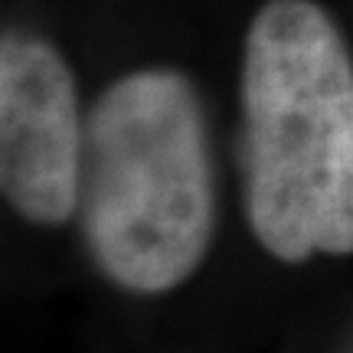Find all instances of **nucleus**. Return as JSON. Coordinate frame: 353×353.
<instances>
[{
	"instance_id": "1",
	"label": "nucleus",
	"mask_w": 353,
	"mask_h": 353,
	"mask_svg": "<svg viewBox=\"0 0 353 353\" xmlns=\"http://www.w3.org/2000/svg\"><path fill=\"white\" fill-rule=\"evenodd\" d=\"M245 216L281 262L353 252V63L311 0H272L242 63Z\"/></svg>"
},
{
	"instance_id": "2",
	"label": "nucleus",
	"mask_w": 353,
	"mask_h": 353,
	"mask_svg": "<svg viewBox=\"0 0 353 353\" xmlns=\"http://www.w3.org/2000/svg\"><path fill=\"white\" fill-rule=\"evenodd\" d=\"M79 210L88 252L121 288L164 294L200 268L216 196L187 79L148 69L101 95L85 121Z\"/></svg>"
},
{
	"instance_id": "3",
	"label": "nucleus",
	"mask_w": 353,
	"mask_h": 353,
	"mask_svg": "<svg viewBox=\"0 0 353 353\" xmlns=\"http://www.w3.org/2000/svg\"><path fill=\"white\" fill-rule=\"evenodd\" d=\"M85 128L59 52L7 37L0 52V187L17 213L59 226L79 210Z\"/></svg>"
}]
</instances>
